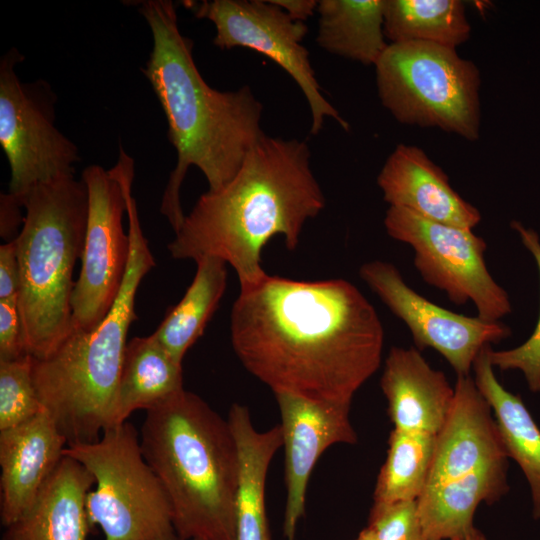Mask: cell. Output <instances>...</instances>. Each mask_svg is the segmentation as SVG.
Returning <instances> with one entry per match:
<instances>
[{
	"mask_svg": "<svg viewBox=\"0 0 540 540\" xmlns=\"http://www.w3.org/2000/svg\"><path fill=\"white\" fill-rule=\"evenodd\" d=\"M43 410L33 380L32 356L0 361V430L20 425Z\"/></svg>",
	"mask_w": 540,
	"mask_h": 540,
	"instance_id": "cell-28",
	"label": "cell"
},
{
	"mask_svg": "<svg viewBox=\"0 0 540 540\" xmlns=\"http://www.w3.org/2000/svg\"><path fill=\"white\" fill-rule=\"evenodd\" d=\"M385 0H320L317 44L364 65H375L388 43L384 34Z\"/></svg>",
	"mask_w": 540,
	"mask_h": 540,
	"instance_id": "cell-24",
	"label": "cell"
},
{
	"mask_svg": "<svg viewBox=\"0 0 540 540\" xmlns=\"http://www.w3.org/2000/svg\"><path fill=\"white\" fill-rule=\"evenodd\" d=\"M374 66L380 101L399 123L479 138L480 71L456 49L389 43Z\"/></svg>",
	"mask_w": 540,
	"mask_h": 540,
	"instance_id": "cell-7",
	"label": "cell"
},
{
	"mask_svg": "<svg viewBox=\"0 0 540 540\" xmlns=\"http://www.w3.org/2000/svg\"><path fill=\"white\" fill-rule=\"evenodd\" d=\"M23 208L21 202L9 193L1 194V236L2 238L13 237L17 232L18 226L23 224L24 216L21 214Z\"/></svg>",
	"mask_w": 540,
	"mask_h": 540,
	"instance_id": "cell-33",
	"label": "cell"
},
{
	"mask_svg": "<svg viewBox=\"0 0 540 540\" xmlns=\"http://www.w3.org/2000/svg\"><path fill=\"white\" fill-rule=\"evenodd\" d=\"M64 455L94 478L86 496L90 524L104 540H180L165 491L146 462L129 422L109 427L94 443L67 446Z\"/></svg>",
	"mask_w": 540,
	"mask_h": 540,
	"instance_id": "cell-8",
	"label": "cell"
},
{
	"mask_svg": "<svg viewBox=\"0 0 540 540\" xmlns=\"http://www.w3.org/2000/svg\"><path fill=\"white\" fill-rule=\"evenodd\" d=\"M88 191V219L81 269L72 295L71 327L90 331L113 306L127 270L130 238L124 232V191L110 170L87 166L81 175Z\"/></svg>",
	"mask_w": 540,
	"mask_h": 540,
	"instance_id": "cell-12",
	"label": "cell"
},
{
	"mask_svg": "<svg viewBox=\"0 0 540 540\" xmlns=\"http://www.w3.org/2000/svg\"><path fill=\"white\" fill-rule=\"evenodd\" d=\"M227 420L239 452V481L235 499V540H271L265 506V485L270 463L282 447V429L276 425L258 431L249 410L231 405Z\"/></svg>",
	"mask_w": 540,
	"mask_h": 540,
	"instance_id": "cell-20",
	"label": "cell"
},
{
	"mask_svg": "<svg viewBox=\"0 0 540 540\" xmlns=\"http://www.w3.org/2000/svg\"><path fill=\"white\" fill-rule=\"evenodd\" d=\"M122 184L130 238V256L118 296L107 316L90 331L73 329L47 357H32L36 391L68 446L98 441L112 426L122 362L135 298L143 277L155 266L133 196Z\"/></svg>",
	"mask_w": 540,
	"mask_h": 540,
	"instance_id": "cell-5",
	"label": "cell"
},
{
	"mask_svg": "<svg viewBox=\"0 0 540 540\" xmlns=\"http://www.w3.org/2000/svg\"><path fill=\"white\" fill-rule=\"evenodd\" d=\"M507 464L485 469L472 477L424 491L417 510L427 540H449L472 530L481 503L492 504L508 491Z\"/></svg>",
	"mask_w": 540,
	"mask_h": 540,
	"instance_id": "cell-23",
	"label": "cell"
},
{
	"mask_svg": "<svg viewBox=\"0 0 540 540\" xmlns=\"http://www.w3.org/2000/svg\"><path fill=\"white\" fill-rule=\"evenodd\" d=\"M230 335L243 367L274 394L340 406L379 369L384 346L375 308L344 279L266 274L240 287Z\"/></svg>",
	"mask_w": 540,
	"mask_h": 540,
	"instance_id": "cell-1",
	"label": "cell"
},
{
	"mask_svg": "<svg viewBox=\"0 0 540 540\" xmlns=\"http://www.w3.org/2000/svg\"><path fill=\"white\" fill-rule=\"evenodd\" d=\"M384 34L391 43L426 42L456 49L471 26L460 0H385Z\"/></svg>",
	"mask_w": 540,
	"mask_h": 540,
	"instance_id": "cell-26",
	"label": "cell"
},
{
	"mask_svg": "<svg viewBox=\"0 0 540 540\" xmlns=\"http://www.w3.org/2000/svg\"><path fill=\"white\" fill-rule=\"evenodd\" d=\"M26 354L18 299L0 300V361Z\"/></svg>",
	"mask_w": 540,
	"mask_h": 540,
	"instance_id": "cell-31",
	"label": "cell"
},
{
	"mask_svg": "<svg viewBox=\"0 0 540 540\" xmlns=\"http://www.w3.org/2000/svg\"><path fill=\"white\" fill-rule=\"evenodd\" d=\"M185 4L199 19L216 28L213 44L220 49L244 47L263 54L285 70L303 92L312 117L311 134H318L324 119H334L345 131L349 124L325 99L302 45L304 22L290 18L271 0H205Z\"/></svg>",
	"mask_w": 540,
	"mask_h": 540,
	"instance_id": "cell-11",
	"label": "cell"
},
{
	"mask_svg": "<svg viewBox=\"0 0 540 540\" xmlns=\"http://www.w3.org/2000/svg\"><path fill=\"white\" fill-rule=\"evenodd\" d=\"M449 540H488V538L479 529L474 527L465 535Z\"/></svg>",
	"mask_w": 540,
	"mask_h": 540,
	"instance_id": "cell-35",
	"label": "cell"
},
{
	"mask_svg": "<svg viewBox=\"0 0 540 540\" xmlns=\"http://www.w3.org/2000/svg\"><path fill=\"white\" fill-rule=\"evenodd\" d=\"M19 283L16 243L12 240L0 246V300L18 299Z\"/></svg>",
	"mask_w": 540,
	"mask_h": 540,
	"instance_id": "cell-32",
	"label": "cell"
},
{
	"mask_svg": "<svg viewBox=\"0 0 540 540\" xmlns=\"http://www.w3.org/2000/svg\"><path fill=\"white\" fill-rule=\"evenodd\" d=\"M138 11L153 39L141 71L161 104L177 152L160 206L176 232L185 218L180 191L188 169L195 166L204 174L209 191L224 187L265 136L263 107L247 85L219 91L206 83L193 59V42L179 29L172 1H140Z\"/></svg>",
	"mask_w": 540,
	"mask_h": 540,
	"instance_id": "cell-3",
	"label": "cell"
},
{
	"mask_svg": "<svg viewBox=\"0 0 540 540\" xmlns=\"http://www.w3.org/2000/svg\"><path fill=\"white\" fill-rule=\"evenodd\" d=\"M24 56L11 48L0 59V145L10 167L8 193L18 199L34 186L74 175L78 147L55 126L57 97L44 80L22 82Z\"/></svg>",
	"mask_w": 540,
	"mask_h": 540,
	"instance_id": "cell-9",
	"label": "cell"
},
{
	"mask_svg": "<svg viewBox=\"0 0 540 540\" xmlns=\"http://www.w3.org/2000/svg\"><path fill=\"white\" fill-rule=\"evenodd\" d=\"M436 435L393 428L371 509L417 501L423 493L434 454Z\"/></svg>",
	"mask_w": 540,
	"mask_h": 540,
	"instance_id": "cell-27",
	"label": "cell"
},
{
	"mask_svg": "<svg viewBox=\"0 0 540 540\" xmlns=\"http://www.w3.org/2000/svg\"><path fill=\"white\" fill-rule=\"evenodd\" d=\"M491 345L481 349L473 370L474 381L494 412V419L508 457L523 471L531 490L533 517L540 519V429L522 399L497 380L490 361Z\"/></svg>",
	"mask_w": 540,
	"mask_h": 540,
	"instance_id": "cell-21",
	"label": "cell"
},
{
	"mask_svg": "<svg viewBox=\"0 0 540 540\" xmlns=\"http://www.w3.org/2000/svg\"><path fill=\"white\" fill-rule=\"evenodd\" d=\"M510 226L515 230L523 243L535 259L540 273V239L538 233L526 228L521 222L513 220ZM492 366L502 371L520 370L527 382L530 391L540 393V311L535 328L530 337L520 346L494 351L490 349Z\"/></svg>",
	"mask_w": 540,
	"mask_h": 540,
	"instance_id": "cell-29",
	"label": "cell"
},
{
	"mask_svg": "<svg viewBox=\"0 0 540 540\" xmlns=\"http://www.w3.org/2000/svg\"><path fill=\"white\" fill-rule=\"evenodd\" d=\"M355 540H372L370 529L366 526L357 536Z\"/></svg>",
	"mask_w": 540,
	"mask_h": 540,
	"instance_id": "cell-36",
	"label": "cell"
},
{
	"mask_svg": "<svg viewBox=\"0 0 540 540\" xmlns=\"http://www.w3.org/2000/svg\"><path fill=\"white\" fill-rule=\"evenodd\" d=\"M305 141L263 136L236 175L220 190L207 191L175 232L168 250L175 259H222L240 287L267 273L262 251L270 239L284 238L289 250L299 243L304 224L325 207Z\"/></svg>",
	"mask_w": 540,
	"mask_h": 540,
	"instance_id": "cell-2",
	"label": "cell"
},
{
	"mask_svg": "<svg viewBox=\"0 0 540 540\" xmlns=\"http://www.w3.org/2000/svg\"><path fill=\"white\" fill-rule=\"evenodd\" d=\"M195 262L197 269L192 283L152 334L181 364L186 352L203 334L227 283V264L222 259L206 256Z\"/></svg>",
	"mask_w": 540,
	"mask_h": 540,
	"instance_id": "cell-25",
	"label": "cell"
},
{
	"mask_svg": "<svg viewBox=\"0 0 540 540\" xmlns=\"http://www.w3.org/2000/svg\"><path fill=\"white\" fill-rule=\"evenodd\" d=\"M94 483L80 462L64 455L33 504L5 526L2 540H86L92 528L86 496Z\"/></svg>",
	"mask_w": 540,
	"mask_h": 540,
	"instance_id": "cell-19",
	"label": "cell"
},
{
	"mask_svg": "<svg viewBox=\"0 0 540 540\" xmlns=\"http://www.w3.org/2000/svg\"><path fill=\"white\" fill-rule=\"evenodd\" d=\"M195 540H199V539H195Z\"/></svg>",
	"mask_w": 540,
	"mask_h": 540,
	"instance_id": "cell-37",
	"label": "cell"
},
{
	"mask_svg": "<svg viewBox=\"0 0 540 540\" xmlns=\"http://www.w3.org/2000/svg\"><path fill=\"white\" fill-rule=\"evenodd\" d=\"M182 390V364L152 334L134 337L124 353L112 426L126 422L136 410L157 407Z\"/></svg>",
	"mask_w": 540,
	"mask_h": 540,
	"instance_id": "cell-22",
	"label": "cell"
},
{
	"mask_svg": "<svg viewBox=\"0 0 540 540\" xmlns=\"http://www.w3.org/2000/svg\"><path fill=\"white\" fill-rule=\"evenodd\" d=\"M360 278L408 327L418 350L432 348L457 376H468L479 352L511 335L500 321H486L440 307L409 287L392 263L373 260L359 269Z\"/></svg>",
	"mask_w": 540,
	"mask_h": 540,
	"instance_id": "cell-13",
	"label": "cell"
},
{
	"mask_svg": "<svg viewBox=\"0 0 540 540\" xmlns=\"http://www.w3.org/2000/svg\"><path fill=\"white\" fill-rule=\"evenodd\" d=\"M279 6L290 18L297 22H304L317 11L316 0H271Z\"/></svg>",
	"mask_w": 540,
	"mask_h": 540,
	"instance_id": "cell-34",
	"label": "cell"
},
{
	"mask_svg": "<svg viewBox=\"0 0 540 540\" xmlns=\"http://www.w3.org/2000/svg\"><path fill=\"white\" fill-rule=\"evenodd\" d=\"M67 446L45 409L20 425L0 430V517L4 527L33 504Z\"/></svg>",
	"mask_w": 540,
	"mask_h": 540,
	"instance_id": "cell-17",
	"label": "cell"
},
{
	"mask_svg": "<svg viewBox=\"0 0 540 540\" xmlns=\"http://www.w3.org/2000/svg\"><path fill=\"white\" fill-rule=\"evenodd\" d=\"M384 226L391 238L413 249V263L422 279L443 291L452 303L471 301L477 316L491 322L512 312L508 293L486 266L487 244L472 229L430 221L390 206Z\"/></svg>",
	"mask_w": 540,
	"mask_h": 540,
	"instance_id": "cell-10",
	"label": "cell"
},
{
	"mask_svg": "<svg viewBox=\"0 0 540 540\" xmlns=\"http://www.w3.org/2000/svg\"><path fill=\"white\" fill-rule=\"evenodd\" d=\"M367 527L372 540H427L420 523L417 501L371 509Z\"/></svg>",
	"mask_w": 540,
	"mask_h": 540,
	"instance_id": "cell-30",
	"label": "cell"
},
{
	"mask_svg": "<svg viewBox=\"0 0 540 540\" xmlns=\"http://www.w3.org/2000/svg\"><path fill=\"white\" fill-rule=\"evenodd\" d=\"M380 386L395 429L437 435L451 409L454 387L418 349L393 346Z\"/></svg>",
	"mask_w": 540,
	"mask_h": 540,
	"instance_id": "cell-18",
	"label": "cell"
},
{
	"mask_svg": "<svg viewBox=\"0 0 540 540\" xmlns=\"http://www.w3.org/2000/svg\"><path fill=\"white\" fill-rule=\"evenodd\" d=\"M507 458L490 405L470 375L457 376L451 409L436 435L424 491L507 464Z\"/></svg>",
	"mask_w": 540,
	"mask_h": 540,
	"instance_id": "cell-15",
	"label": "cell"
},
{
	"mask_svg": "<svg viewBox=\"0 0 540 540\" xmlns=\"http://www.w3.org/2000/svg\"><path fill=\"white\" fill-rule=\"evenodd\" d=\"M139 438L180 540H235L239 452L227 418L184 389L146 411Z\"/></svg>",
	"mask_w": 540,
	"mask_h": 540,
	"instance_id": "cell-4",
	"label": "cell"
},
{
	"mask_svg": "<svg viewBox=\"0 0 540 540\" xmlns=\"http://www.w3.org/2000/svg\"><path fill=\"white\" fill-rule=\"evenodd\" d=\"M281 415L286 502L283 534L295 540L305 512L312 470L323 452L339 443L355 444L357 434L349 418L350 406L322 403L289 393H275Z\"/></svg>",
	"mask_w": 540,
	"mask_h": 540,
	"instance_id": "cell-14",
	"label": "cell"
},
{
	"mask_svg": "<svg viewBox=\"0 0 540 540\" xmlns=\"http://www.w3.org/2000/svg\"><path fill=\"white\" fill-rule=\"evenodd\" d=\"M21 204L24 220L14 239L18 307L26 352L43 359L72 329L73 273L85 245L88 191L82 179L65 176L34 186Z\"/></svg>",
	"mask_w": 540,
	"mask_h": 540,
	"instance_id": "cell-6",
	"label": "cell"
},
{
	"mask_svg": "<svg viewBox=\"0 0 540 540\" xmlns=\"http://www.w3.org/2000/svg\"><path fill=\"white\" fill-rule=\"evenodd\" d=\"M377 184L390 207L465 229L481 221L480 211L454 190L442 168L417 146L398 144L380 170Z\"/></svg>",
	"mask_w": 540,
	"mask_h": 540,
	"instance_id": "cell-16",
	"label": "cell"
}]
</instances>
